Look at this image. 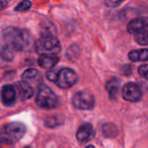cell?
<instances>
[{
    "mask_svg": "<svg viewBox=\"0 0 148 148\" xmlns=\"http://www.w3.org/2000/svg\"><path fill=\"white\" fill-rule=\"evenodd\" d=\"M3 39L7 47L11 50L21 51L26 49L30 43V34L27 30L16 27L5 28L3 32Z\"/></svg>",
    "mask_w": 148,
    "mask_h": 148,
    "instance_id": "obj_1",
    "label": "cell"
},
{
    "mask_svg": "<svg viewBox=\"0 0 148 148\" xmlns=\"http://www.w3.org/2000/svg\"><path fill=\"white\" fill-rule=\"evenodd\" d=\"M26 133V127L21 122H10L4 125L0 131V141L11 145L20 140Z\"/></svg>",
    "mask_w": 148,
    "mask_h": 148,
    "instance_id": "obj_2",
    "label": "cell"
},
{
    "mask_svg": "<svg viewBox=\"0 0 148 148\" xmlns=\"http://www.w3.org/2000/svg\"><path fill=\"white\" fill-rule=\"evenodd\" d=\"M35 49L40 56L57 55L61 49V45L54 35H42L35 42Z\"/></svg>",
    "mask_w": 148,
    "mask_h": 148,
    "instance_id": "obj_3",
    "label": "cell"
},
{
    "mask_svg": "<svg viewBox=\"0 0 148 148\" xmlns=\"http://www.w3.org/2000/svg\"><path fill=\"white\" fill-rule=\"evenodd\" d=\"M37 105L44 109H52L58 107V99L55 93L46 85H41L36 97Z\"/></svg>",
    "mask_w": 148,
    "mask_h": 148,
    "instance_id": "obj_4",
    "label": "cell"
},
{
    "mask_svg": "<svg viewBox=\"0 0 148 148\" xmlns=\"http://www.w3.org/2000/svg\"><path fill=\"white\" fill-rule=\"evenodd\" d=\"M78 81V75L76 72L71 69H62L58 70V76L55 83L60 88H72Z\"/></svg>",
    "mask_w": 148,
    "mask_h": 148,
    "instance_id": "obj_5",
    "label": "cell"
},
{
    "mask_svg": "<svg viewBox=\"0 0 148 148\" xmlns=\"http://www.w3.org/2000/svg\"><path fill=\"white\" fill-rule=\"evenodd\" d=\"M72 105L81 110H90L94 106V97L87 91H79L72 97Z\"/></svg>",
    "mask_w": 148,
    "mask_h": 148,
    "instance_id": "obj_6",
    "label": "cell"
},
{
    "mask_svg": "<svg viewBox=\"0 0 148 148\" xmlns=\"http://www.w3.org/2000/svg\"><path fill=\"white\" fill-rule=\"evenodd\" d=\"M122 96L127 101L137 102V101H140V99L142 97V93L137 84L129 82L123 87Z\"/></svg>",
    "mask_w": 148,
    "mask_h": 148,
    "instance_id": "obj_7",
    "label": "cell"
},
{
    "mask_svg": "<svg viewBox=\"0 0 148 148\" xmlns=\"http://www.w3.org/2000/svg\"><path fill=\"white\" fill-rule=\"evenodd\" d=\"M17 97V90L15 86L12 85H4L1 88V100L4 106L10 107L14 105Z\"/></svg>",
    "mask_w": 148,
    "mask_h": 148,
    "instance_id": "obj_8",
    "label": "cell"
},
{
    "mask_svg": "<svg viewBox=\"0 0 148 148\" xmlns=\"http://www.w3.org/2000/svg\"><path fill=\"white\" fill-rule=\"evenodd\" d=\"M148 29V16H142L133 19L127 25V30L130 34H137Z\"/></svg>",
    "mask_w": 148,
    "mask_h": 148,
    "instance_id": "obj_9",
    "label": "cell"
},
{
    "mask_svg": "<svg viewBox=\"0 0 148 148\" xmlns=\"http://www.w3.org/2000/svg\"><path fill=\"white\" fill-rule=\"evenodd\" d=\"M93 135H94V129L92 124L85 123L83 124L77 131L76 138L79 142L84 143L91 140L93 138Z\"/></svg>",
    "mask_w": 148,
    "mask_h": 148,
    "instance_id": "obj_10",
    "label": "cell"
},
{
    "mask_svg": "<svg viewBox=\"0 0 148 148\" xmlns=\"http://www.w3.org/2000/svg\"><path fill=\"white\" fill-rule=\"evenodd\" d=\"M17 96L20 100L30 99L33 95V88L30 83L25 81L18 82L15 84Z\"/></svg>",
    "mask_w": 148,
    "mask_h": 148,
    "instance_id": "obj_11",
    "label": "cell"
},
{
    "mask_svg": "<svg viewBox=\"0 0 148 148\" xmlns=\"http://www.w3.org/2000/svg\"><path fill=\"white\" fill-rule=\"evenodd\" d=\"M58 60L59 59L57 55H43L39 56L38 62L41 68L51 69L58 63Z\"/></svg>",
    "mask_w": 148,
    "mask_h": 148,
    "instance_id": "obj_12",
    "label": "cell"
},
{
    "mask_svg": "<svg viewBox=\"0 0 148 148\" xmlns=\"http://www.w3.org/2000/svg\"><path fill=\"white\" fill-rule=\"evenodd\" d=\"M120 86V81L117 77H114V78L111 79L110 81H108L106 82V89L108 92V94L110 95V98L112 100H114V99H116L118 97Z\"/></svg>",
    "mask_w": 148,
    "mask_h": 148,
    "instance_id": "obj_13",
    "label": "cell"
},
{
    "mask_svg": "<svg viewBox=\"0 0 148 148\" xmlns=\"http://www.w3.org/2000/svg\"><path fill=\"white\" fill-rule=\"evenodd\" d=\"M22 79L30 84L31 82H38L41 80V74L35 69H29L23 73Z\"/></svg>",
    "mask_w": 148,
    "mask_h": 148,
    "instance_id": "obj_14",
    "label": "cell"
},
{
    "mask_svg": "<svg viewBox=\"0 0 148 148\" xmlns=\"http://www.w3.org/2000/svg\"><path fill=\"white\" fill-rule=\"evenodd\" d=\"M129 59L132 62L148 61V49H143L140 50H132L129 53Z\"/></svg>",
    "mask_w": 148,
    "mask_h": 148,
    "instance_id": "obj_15",
    "label": "cell"
},
{
    "mask_svg": "<svg viewBox=\"0 0 148 148\" xmlns=\"http://www.w3.org/2000/svg\"><path fill=\"white\" fill-rule=\"evenodd\" d=\"M102 131H103V134L106 137H109V138H112V137H115L118 134V129L117 127L112 124V123H107V124H105L103 126V128H102Z\"/></svg>",
    "mask_w": 148,
    "mask_h": 148,
    "instance_id": "obj_16",
    "label": "cell"
},
{
    "mask_svg": "<svg viewBox=\"0 0 148 148\" xmlns=\"http://www.w3.org/2000/svg\"><path fill=\"white\" fill-rule=\"evenodd\" d=\"M135 41L140 45H148V29L134 35Z\"/></svg>",
    "mask_w": 148,
    "mask_h": 148,
    "instance_id": "obj_17",
    "label": "cell"
},
{
    "mask_svg": "<svg viewBox=\"0 0 148 148\" xmlns=\"http://www.w3.org/2000/svg\"><path fill=\"white\" fill-rule=\"evenodd\" d=\"M31 3L29 0H23L21 1L15 8L16 11H19V12H24L28 10L29 9H31Z\"/></svg>",
    "mask_w": 148,
    "mask_h": 148,
    "instance_id": "obj_18",
    "label": "cell"
},
{
    "mask_svg": "<svg viewBox=\"0 0 148 148\" xmlns=\"http://www.w3.org/2000/svg\"><path fill=\"white\" fill-rule=\"evenodd\" d=\"M59 124H60V122H59V120L58 119V117H51L45 121V126L48 127H55L58 126Z\"/></svg>",
    "mask_w": 148,
    "mask_h": 148,
    "instance_id": "obj_19",
    "label": "cell"
},
{
    "mask_svg": "<svg viewBox=\"0 0 148 148\" xmlns=\"http://www.w3.org/2000/svg\"><path fill=\"white\" fill-rule=\"evenodd\" d=\"M58 70H57V69H50L46 73V77L49 81L55 82L57 76H58Z\"/></svg>",
    "mask_w": 148,
    "mask_h": 148,
    "instance_id": "obj_20",
    "label": "cell"
},
{
    "mask_svg": "<svg viewBox=\"0 0 148 148\" xmlns=\"http://www.w3.org/2000/svg\"><path fill=\"white\" fill-rule=\"evenodd\" d=\"M140 75L148 81V64H143L139 68Z\"/></svg>",
    "mask_w": 148,
    "mask_h": 148,
    "instance_id": "obj_21",
    "label": "cell"
},
{
    "mask_svg": "<svg viewBox=\"0 0 148 148\" xmlns=\"http://www.w3.org/2000/svg\"><path fill=\"white\" fill-rule=\"evenodd\" d=\"M125 0H106V4L108 7H117L120 5Z\"/></svg>",
    "mask_w": 148,
    "mask_h": 148,
    "instance_id": "obj_22",
    "label": "cell"
},
{
    "mask_svg": "<svg viewBox=\"0 0 148 148\" xmlns=\"http://www.w3.org/2000/svg\"><path fill=\"white\" fill-rule=\"evenodd\" d=\"M7 6V0H0V10L4 9Z\"/></svg>",
    "mask_w": 148,
    "mask_h": 148,
    "instance_id": "obj_23",
    "label": "cell"
},
{
    "mask_svg": "<svg viewBox=\"0 0 148 148\" xmlns=\"http://www.w3.org/2000/svg\"><path fill=\"white\" fill-rule=\"evenodd\" d=\"M85 148H95V147H94L93 146H92V145H91V146H88V147H86Z\"/></svg>",
    "mask_w": 148,
    "mask_h": 148,
    "instance_id": "obj_24",
    "label": "cell"
},
{
    "mask_svg": "<svg viewBox=\"0 0 148 148\" xmlns=\"http://www.w3.org/2000/svg\"><path fill=\"white\" fill-rule=\"evenodd\" d=\"M24 148H30V147H24Z\"/></svg>",
    "mask_w": 148,
    "mask_h": 148,
    "instance_id": "obj_25",
    "label": "cell"
}]
</instances>
